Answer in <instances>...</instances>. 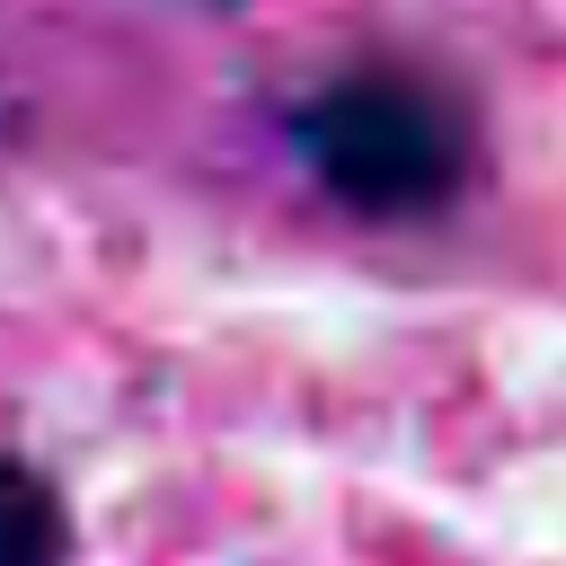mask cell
<instances>
[{
  "label": "cell",
  "instance_id": "obj_1",
  "mask_svg": "<svg viewBox=\"0 0 566 566\" xmlns=\"http://www.w3.org/2000/svg\"><path fill=\"white\" fill-rule=\"evenodd\" d=\"M283 142L336 212L398 230L460 212L486 168L469 88H451L424 62H336L283 106Z\"/></svg>",
  "mask_w": 566,
  "mask_h": 566
},
{
  "label": "cell",
  "instance_id": "obj_3",
  "mask_svg": "<svg viewBox=\"0 0 566 566\" xmlns=\"http://www.w3.org/2000/svg\"><path fill=\"white\" fill-rule=\"evenodd\" d=\"M186 9H248V0H186Z\"/></svg>",
  "mask_w": 566,
  "mask_h": 566
},
{
  "label": "cell",
  "instance_id": "obj_2",
  "mask_svg": "<svg viewBox=\"0 0 566 566\" xmlns=\"http://www.w3.org/2000/svg\"><path fill=\"white\" fill-rule=\"evenodd\" d=\"M0 566H71V504L18 451H0Z\"/></svg>",
  "mask_w": 566,
  "mask_h": 566
}]
</instances>
